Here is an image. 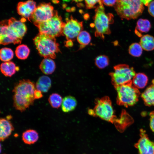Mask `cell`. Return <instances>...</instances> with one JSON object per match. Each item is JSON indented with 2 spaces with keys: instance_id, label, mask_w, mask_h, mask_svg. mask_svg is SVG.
Returning <instances> with one entry per match:
<instances>
[{
  "instance_id": "obj_6",
  "label": "cell",
  "mask_w": 154,
  "mask_h": 154,
  "mask_svg": "<svg viewBox=\"0 0 154 154\" xmlns=\"http://www.w3.org/2000/svg\"><path fill=\"white\" fill-rule=\"evenodd\" d=\"M88 112L90 115L99 117L114 124L118 119L115 115L111 101L108 96L96 99L94 107L93 109H89Z\"/></svg>"
},
{
  "instance_id": "obj_35",
  "label": "cell",
  "mask_w": 154,
  "mask_h": 154,
  "mask_svg": "<svg viewBox=\"0 0 154 154\" xmlns=\"http://www.w3.org/2000/svg\"><path fill=\"white\" fill-rule=\"evenodd\" d=\"M152 0H141V2L144 5L147 6Z\"/></svg>"
},
{
  "instance_id": "obj_8",
  "label": "cell",
  "mask_w": 154,
  "mask_h": 154,
  "mask_svg": "<svg viewBox=\"0 0 154 154\" xmlns=\"http://www.w3.org/2000/svg\"><path fill=\"white\" fill-rule=\"evenodd\" d=\"M65 24L57 11L54 10V16L50 19L39 24L36 27L39 33L56 38L63 35V31Z\"/></svg>"
},
{
  "instance_id": "obj_23",
  "label": "cell",
  "mask_w": 154,
  "mask_h": 154,
  "mask_svg": "<svg viewBox=\"0 0 154 154\" xmlns=\"http://www.w3.org/2000/svg\"><path fill=\"white\" fill-rule=\"evenodd\" d=\"M148 81L147 76L143 73L136 74L132 80L133 85L137 88H143L147 85Z\"/></svg>"
},
{
  "instance_id": "obj_32",
  "label": "cell",
  "mask_w": 154,
  "mask_h": 154,
  "mask_svg": "<svg viewBox=\"0 0 154 154\" xmlns=\"http://www.w3.org/2000/svg\"><path fill=\"white\" fill-rule=\"evenodd\" d=\"M148 11L150 14L154 17V1L151 2L148 5Z\"/></svg>"
},
{
  "instance_id": "obj_21",
  "label": "cell",
  "mask_w": 154,
  "mask_h": 154,
  "mask_svg": "<svg viewBox=\"0 0 154 154\" xmlns=\"http://www.w3.org/2000/svg\"><path fill=\"white\" fill-rule=\"evenodd\" d=\"M39 138L38 135L35 130L28 129L22 134V139L25 144L31 145L37 142Z\"/></svg>"
},
{
  "instance_id": "obj_12",
  "label": "cell",
  "mask_w": 154,
  "mask_h": 154,
  "mask_svg": "<svg viewBox=\"0 0 154 154\" xmlns=\"http://www.w3.org/2000/svg\"><path fill=\"white\" fill-rule=\"evenodd\" d=\"M139 135L140 138L134 145L139 154H154V142L150 140L146 131L141 129Z\"/></svg>"
},
{
  "instance_id": "obj_28",
  "label": "cell",
  "mask_w": 154,
  "mask_h": 154,
  "mask_svg": "<svg viewBox=\"0 0 154 154\" xmlns=\"http://www.w3.org/2000/svg\"><path fill=\"white\" fill-rule=\"evenodd\" d=\"M13 52L11 48L5 47L1 49L0 58L1 60L3 61H9L13 58Z\"/></svg>"
},
{
  "instance_id": "obj_14",
  "label": "cell",
  "mask_w": 154,
  "mask_h": 154,
  "mask_svg": "<svg viewBox=\"0 0 154 154\" xmlns=\"http://www.w3.org/2000/svg\"><path fill=\"white\" fill-rule=\"evenodd\" d=\"M0 140L3 141L7 138L14 130L11 122L6 118H1L0 119Z\"/></svg>"
},
{
  "instance_id": "obj_15",
  "label": "cell",
  "mask_w": 154,
  "mask_h": 154,
  "mask_svg": "<svg viewBox=\"0 0 154 154\" xmlns=\"http://www.w3.org/2000/svg\"><path fill=\"white\" fill-rule=\"evenodd\" d=\"M141 97L146 106H154V80L142 93Z\"/></svg>"
},
{
  "instance_id": "obj_33",
  "label": "cell",
  "mask_w": 154,
  "mask_h": 154,
  "mask_svg": "<svg viewBox=\"0 0 154 154\" xmlns=\"http://www.w3.org/2000/svg\"><path fill=\"white\" fill-rule=\"evenodd\" d=\"M117 0H102L103 4L108 6H111L115 5Z\"/></svg>"
},
{
  "instance_id": "obj_24",
  "label": "cell",
  "mask_w": 154,
  "mask_h": 154,
  "mask_svg": "<svg viewBox=\"0 0 154 154\" xmlns=\"http://www.w3.org/2000/svg\"><path fill=\"white\" fill-rule=\"evenodd\" d=\"M76 38L80 44V49H81L89 44L91 41V37L88 32L82 31L79 34Z\"/></svg>"
},
{
  "instance_id": "obj_3",
  "label": "cell",
  "mask_w": 154,
  "mask_h": 154,
  "mask_svg": "<svg viewBox=\"0 0 154 154\" xmlns=\"http://www.w3.org/2000/svg\"><path fill=\"white\" fill-rule=\"evenodd\" d=\"M33 41L39 54L44 58H55L56 54L60 52L55 37L39 33Z\"/></svg>"
},
{
  "instance_id": "obj_11",
  "label": "cell",
  "mask_w": 154,
  "mask_h": 154,
  "mask_svg": "<svg viewBox=\"0 0 154 154\" xmlns=\"http://www.w3.org/2000/svg\"><path fill=\"white\" fill-rule=\"evenodd\" d=\"M83 28L82 22H79L71 17L65 23L63 31V35L65 36L67 40H73L77 38Z\"/></svg>"
},
{
  "instance_id": "obj_22",
  "label": "cell",
  "mask_w": 154,
  "mask_h": 154,
  "mask_svg": "<svg viewBox=\"0 0 154 154\" xmlns=\"http://www.w3.org/2000/svg\"><path fill=\"white\" fill-rule=\"evenodd\" d=\"M139 44L145 50H153L154 49V37L149 35H144L141 37Z\"/></svg>"
},
{
  "instance_id": "obj_29",
  "label": "cell",
  "mask_w": 154,
  "mask_h": 154,
  "mask_svg": "<svg viewBox=\"0 0 154 154\" xmlns=\"http://www.w3.org/2000/svg\"><path fill=\"white\" fill-rule=\"evenodd\" d=\"M95 62L96 66L100 69H103L107 66L109 64V59L105 55L98 56L95 58Z\"/></svg>"
},
{
  "instance_id": "obj_31",
  "label": "cell",
  "mask_w": 154,
  "mask_h": 154,
  "mask_svg": "<svg viewBox=\"0 0 154 154\" xmlns=\"http://www.w3.org/2000/svg\"><path fill=\"white\" fill-rule=\"evenodd\" d=\"M150 127L151 130L154 132V111L151 112L149 114Z\"/></svg>"
},
{
  "instance_id": "obj_20",
  "label": "cell",
  "mask_w": 154,
  "mask_h": 154,
  "mask_svg": "<svg viewBox=\"0 0 154 154\" xmlns=\"http://www.w3.org/2000/svg\"><path fill=\"white\" fill-rule=\"evenodd\" d=\"M1 71L5 76L11 77L14 75L19 68L13 62L11 61L5 62L1 65Z\"/></svg>"
},
{
  "instance_id": "obj_1",
  "label": "cell",
  "mask_w": 154,
  "mask_h": 154,
  "mask_svg": "<svg viewBox=\"0 0 154 154\" xmlns=\"http://www.w3.org/2000/svg\"><path fill=\"white\" fill-rule=\"evenodd\" d=\"M35 84L29 79L20 80L14 86L13 92L14 108L21 112L32 105L35 99Z\"/></svg>"
},
{
  "instance_id": "obj_27",
  "label": "cell",
  "mask_w": 154,
  "mask_h": 154,
  "mask_svg": "<svg viewBox=\"0 0 154 154\" xmlns=\"http://www.w3.org/2000/svg\"><path fill=\"white\" fill-rule=\"evenodd\" d=\"M143 49L139 43L135 42L129 46L128 52L131 55L138 57L141 55L142 53Z\"/></svg>"
},
{
  "instance_id": "obj_30",
  "label": "cell",
  "mask_w": 154,
  "mask_h": 154,
  "mask_svg": "<svg viewBox=\"0 0 154 154\" xmlns=\"http://www.w3.org/2000/svg\"><path fill=\"white\" fill-rule=\"evenodd\" d=\"M85 1L87 8L90 9L94 8L97 3H99L102 0H85Z\"/></svg>"
},
{
  "instance_id": "obj_37",
  "label": "cell",
  "mask_w": 154,
  "mask_h": 154,
  "mask_svg": "<svg viewBox=\"0 0 154 154\" xmlns=\"http://www.w3.org/2000/svg\"><path fill=\"white\" fill-rule=\"evenodd\" d=\"M12 116L11 115H9L7 116L6 119L8 120H10L12 118Z\"/></svg>"
},
{
  "instance_id": "obj_36",
  "label": "cell",
  "mask_w": 154,
  "mask_h": 154,
  "mask_svg": "<svg viewBox=\"0 0 154 154\" xmlns=\"http://www.w3.org/2000/svg\"><path fill=\"white\" fill-rule=\"evenodd\" d=\"M66 46H71V45H72L73 43L72 40H67L66 41L65 44Z\"/></svg>"
},
{
  "instance_id": "obj_25",
  "label": "cell",
  "mask_w": 154,
  "mask_h": 154,
  "mask_svg": "<svg viewBox=\"0 0 154 154\" xmlns=\"http://www.w3.org/2000/svg\"><path fill=\"white\" fill-rule=\"evenodd\" d=\"M30 50L27 46L24 44L18 46L15 50L17 57L19 59L24 60L27 58L29 54Z\"/></svg>"
},
{
  "instance_id": "obj_5",
  "label": "cell",
  "mask_w": 154,
  "mask_h": 154,
  "mask_svg": "<svg viewBox=\"0 0 154 154\" xmlns=\"http://www.w3.org/2000/svg\"><path fill=\"white\" fill-rule=\"evenodd\" d=\"M95 12L94 18L95 35L104 39L105 35L111 33L110 25L114 23V17L112 14L106 13L102 1L99 3Z\"/></svg>"
},
{
  "instance_id": "obj_10",
  "label": "cell",
  "mask_w": 154,
  "mask_h": 154,
  "mask_svg": "<svg viewBox=\"0 0 154 154\" xmlns=\"http://www.w3.org/2000/svg\"><path fill=\"white\" fill-rule=\"evenodd\" d=\"M54 10L50 3H43L36 8L29 21L35 26L51 19L54 15Z\"/></svg>"
},
{
  "instance_id": "obj_7",
  "label": "cell",
  "mask_w": 154,
  "mask_h": 154,
  "mask_svg": "<svg viewBox=\"0 0 154 154\" xmlns=\"http://www.w3.org/2000/svg\"><path fill=\"white\" fill-rule=\"evenodd\" d=\"M117 93V104L126 107L132 106L138 101L140 93L132 82L115 87Z\"/></svg>"
},
{
  "instance_id": "obj_19",
  "label": "cell",
  "mask_w": 154,
  "mask_h": 154,
  "mask_svg": "<svg viewBox=\"0 0 154 154\" xmlns=\"http://www.w3.org/2000/svg\"><path fill=\"white\" fill-rule=\"evenodd\" d=\"M77 105V101L74 97L70 96H67L63 99L62 110L64 112H69L74 110Z\"/></svg>"
},
{
  "instance_id": "obj_13",
  "label": "cell",
  "mask_w": 154,
  "mask_h": 154,
  "mask_svg": "<svg viewBox=\"0 0 154 154\" xmlns=\"http://www.w3.org/2000/svg\"><path fill=\"white\" fill-rule=\"evenodd\" d=\"M36 2L33 0L20 2L18 4L17 11L18 14L23 18L29 20L36 8Z\"/></svg>"
},
{
  "instance_id": "obj_9",
  "label": "cell",
  "mask_w": 154,
  "mask_h": 154,
  "mask_svg": "<svg viewBox=\"0 0 154 154\" xmlns=\"http://www.w3.org/2000/svg\"><path fill=\"white\" fill-rule=\"evenodd\" d=\"M114 68V71L109 74L114 87L132 82L136 74L133 68L125 64L116 65Z\"/></svg>"
},
{
  "instance_id": "obj_4",
  "label": "cell",
  "mask_w": 154,
  "mask_h": 154,
  "mask_svg": "<svg viewBox=\"0 0 154 154\" xmlns=\"http://www.w3.org/2000/svg\"><path fill=\"white\" fill-rule=\"evenodd\" d=\"M114 8L120 17L127 20L136 19L144 10L141 0H117Z\"/></svg>"
},
{
  "instance_id": "obj_18",
  "label": "cell",
  "mask_w": 154,
  "mask_h": 154,
  "mask_svg": "<svg viewBox=\"0 0 154 154\" xmlns=\"http://www.w3.org/2000/svg\"><path fill=\"white\" fill-rule=\"evenodd\" d=\"M35 86L36 89L43 93L47 92L51 87V80L48 76H42L38 80Z\"/></svg>"
},
{
  "instance_id": "obj_17",
  "label": "cell",
  "mask_w": 154,
  "mask_h": 154,
  "mask_svg": "<svg viewBox=\"0 0 154 154\" xmlns=\"http://www.w3.org/2000/svg\"><path fill=\"white\" fill-rule=\"evenodd\" d=\"M39 67L44 74L49 75L54 72L56 68V65L54 61L51 58H44L41 61Z\"/></svg>"
},
{
  "instance_id": "obj_16",
  "label": "cell",
  "mask_w": 154,
  "mask_h": 154,
  "mask_svg": "<svg viewBox=\"0 0 154 154\" xmlns=\"http://www.w3.org/2000/svg\"><path fill=\"white\" fill-rule=\"evenodd\" d=\"M151 27V23L148 20L140 19L137 23L135 33L138 37H141L142 36V34L148 32Z\"/></svg>"
},
{
  "instance_id": "obj_34",
  "label": "cell",
  "mask_w": 154,
  "mask_h": 154,
  "mask_svg": "<svg viewBox=\"0 0 154 154\" xmlns=\"http://www.w3.org/2000/svg\"><path fill=\"white\" fill-rule=\"evenodd\" d=\"M34 96L35 99L40 98L43 97L42 92L39 90L36 89L34 92Z\"/></svg>"
},
{
  "instance_id": "obj_2",
  "label": "cell",
  "mask_w": 154,
  "mask_h": 154,
  "mask_svg": "<svg viewBox=\"0 0 154 154\" xmlns=\"http://www.w3.org/2000/svg\"><path fill=\"white\" fill-rule=\"evenodd\" d=\"M27 31L26 25L21 20L13 17L3 20L0 23V44H20Z\"/></svg>"
},
{
  "instance_id": "obj_26",
  "label": "cell",
  "mask_w": 154,
  "mask_h": 154,
  "mask_svg": "<svg viewBox=\"0 0 154 154\" xmlns=\"http://www.w3.org/2000/svg\"><path fill=\"white\" fill-rule=\"evenodd\" d=\"M48 100L52 108H58L62 105L63 99L60 94L54 93L49 96Z\"/></svg>"
}]
</instances>
